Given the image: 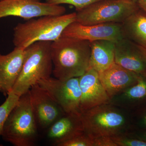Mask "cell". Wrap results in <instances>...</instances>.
Returning <instances> with one entry per match:
<instances>
[{
    "instance_id": "obj_1",
    "label": "cell",
    "mask_w": 146,
    "mask_h": 146,
    "mask_svg": "<svg viewBox=\"0 0 146 146\" xmlns=\"http://www.w3.org/2000/svg\"><path fill=\"white\" fill-rule=\"evenodd\" d=\"M51 54L55 78L80 77L89 68L91 42L61 36L51 42Z\"/></svg>"
},
{
    "instance_id": "obj_2",
    "label": "cell",
    "mask_w": 146,
    "mask_h": 146,
    "mask_svg": "<svg viewBox=\"0 0 146 146\" xmlns=\"http://www.w3.org/2000/svg\"><path fill=\"white\" fill-rule=\"evenodd\" d=\"M76 19V12L58 16H41L19 23L13 28V44L15 47L26 49L35 42H54Z\"/></svg>"
},
{
    "instance_id": "obj_3",
    "label": "cell",
    "mask_w": 146,
    "mask_h": 146,
    "mask_svg": "<svg viewBox=\"0 0 146 146\" xmlns=\"http://www.w3.org/2000/svg\"><path fill=\"white\" fill-rule=\"evenodd\" d=\"M38 126L32 106L29 92L20 97L7 119L1 136L15 146H33Z\"/></svg>"
},
{
    "instance_id": "obj_4",
    "label": "cell",
    "mask_w": 146,
    "mask_h": 146,
    "mask_svg": "<svg viewBox=\"0 0 146 146\" xmlns=\"http://www.w3.org/2000/svg\"><path fill=\"white\" fill-rule=\"evenodd\" d=\"M51 42H35L26 48L27 54L21 74L12 91L19 97L29 91L41 80L52 74Z\"/></svg>"
},
{
    "instance_id": "obj_5",
    "label": "cell",
    "mask_w": 146,
    "mask_h": 146,
    "mask_svg": "<svg viewBox=\"0 0 146 146\" xmlns=\"http://www.w3.org/2000/svg\"><path fill=\"white\" fill-rule=\"evenodd\" d=\"M84 132L91 138L111 137L122 133L124 116L108 104L98 106L80 114Z\"/></svg>"
},
{
    "instance_id": "obj_6",
    "label": "cell",
    "mask_w": 146,
    "mask_h": 146,
    "mask_svg": "<svg viewBox=\"0 0 146 146\" xmlns=\"http://www.w3.org/2000/svg\"><path fill=\"white\" fill-rule=\"evenodd\" d=\"M140 8L129 0H102L76 12V22L84 25L122 23Z\"/></svg>"
},
{
    "instance_id": "obj_7",
    "label": "cell",
    "mask_w": 146,
    "mask_h": 146,
    "mask_svg": "<svg viewBox=\"0 0 146 146\" xmlns=\"http://www.w3.org/2000/svg\"><path fill=\"white\" fill-rule=\"evenodd\" d=\"M37 84L48 92L65 114L80 115L79 77L62 80L50 77Z\"/></svg>"
},
{
    "instance_id": "obj_8",
    "label": "cell",
    "mask_w": 146,
    "mask_h": 146,
    "mask_svg": "<svg viewBox=\"0 0 146 146\" xmlns=\"http://www.w3.org/2000/svg\"><path fill=\"white\" fill-rule=\"evenodd\" d=\"M66 9L41 0H0V19L13 16L30 20L45 16L65 14Z\"/></svg>"
},
{
    "instance_id": "obj_9",
    "label": "cell",
    "mask_w": 146,
    "mask_h": 146,
    "mask_svg": "<svg viewBox=\"0 0 146 146\" xmlns=\"http://www.w3.org/2000/svg\"><path fill=\"white\" fill-rule=\"evenodd\" d=\"M61 36L90 42L105 40L115 43L124 38L122 23H107L84 25L76 21L65 28Z\"/></svg>"
},
{
    "instance_id": "obj_10",
    "label": "cell",
    "mask_w": 146,
    "mask_h": 146,
    "mask_svg": "<svg viewBox=\"0 0 146 146\" xmlns=\"http://www.w3.org/2000/svg\"><path fill=\"white\" fill-rule=\"evenodd\" d=\"M29 92L38 127L47 129L65 114L48 92L38 84L32 86Z\"/></svg>"
},
{
    "instance_id": "obj_11",
    "label": "cell",
    "mask_w": 146,
    "mask_h": 146,
    "mask_svg": "<svg viewBox=\"0 0 146 146\" xmlns=\"http://www.w3.org/2000/svg\"><path fill=\"white\" fill-rule=\"evenodd\" d=\"M81 91L80 111H84L100 105L108 104L110 98L100 80L99 73L89 68L79 77Z\"/></svg>"
},
{
    "instance_id": "obj_12",
    "label": "cell",
    "mask_w": 146,
    "mask_h": 146,
    "mask_svg": "<svg viewBox=\"0 0 146 146\" xmlns=\"http://www.w3.org/2000/svg\"><path fill=\"white\" fill-rule=\"evenodd\" d=\"M26 54V48L18 47L8 54L0 53V92L5 96L12 91L21 74Z\"/></svg>"
},
{
    "instance_id": "obj_13",
    "label": "cell",
    "mask_w": 146,
    "mask_h": 146,
    "mask_svg": "<svg viewBox=\"0 0 146 146\" xmlns=\"http://www.w3.org/2000/svg\"><path fill=\"white\" fill-rule=\"evenodd\" d=\"M139 75L115 63L99 73L100 80L110 99L136 84Z\"/></svg>"
},
{
    "instance_id": "obj_14",
    "label": "cell",
    "mask_w": 146,
    "mask_h": 146,
    "mask_svg": "<svg viewBox=\"0 0 146 146\" xmlns=\"http://www.w3.org/2000/svg\"><path fill=\"white\" fill-rule=\"evenodd\" d=\"M115 63L146 76V60L141 47L126 38L115 43Z\"/></svg>"
},
{
    "instance_id": "obj_15",
    "label": "cell",
    "mask_w": 146,
    "mask_h": 146,
    "mask_svg": "<svg viewBox=\"0 0 146 146\" xmlns=\"http://www.w3.org/2000/svg\"><path fill=\"white\" fill-rule=\"evenodd\" d=\"M80 115L65 114L46 129L47 137L54 145L84 133Z\"/></svg>"
},
{
    "instance_id": "obj_16",
    "label": "cell",
    "mask_w": 146,
    "mask_h": 146,
    "mask_svg": "<svg viewBox=\"0 0 146 146\" xmlns=\"http://www.w3.org/2000/svg\"><path fill=\"white\" fill-rule=\"evenodd\" d=\"M115 43L105 40L91 42L89 68L100 73L115 63Z\"/></svg>"
},
{
    "instance_id": "obj_17",
    "label": "cell",
    "mask_w": 146,
    "mask_h": 146,
    "mask_svg": "<svg viewBox=\"0 0 146 146\" xmlns=\"http://www.w3.org/2000/svg\"><path fill=\"white\" fill-rule=\"evenodd\" d=\"M122 25L124 38L146 49V13L139 9Z\"/></svg>"
},
{
    "instance_id": "obj_18",
    "label": "cell",
    "mask_w": 146,
    "mask_h": 146,
    "mask_svg": "<svg viewBox=\"0 0 146 146\" xmlns=\"http://www.w3.org/2000/svg\"><path fill=\"white\" fill-rule=\"evenodd\" d=\"M146 76L139 75L137 83L123 92L124 98L136 101L146 97Z\"/></svg>"
},
{
    "instance_id": "obj_19",
    "label": "cell",
    "mask_w": 146,
    "mask_h": 146,
    "mask_svg": "<svg viewBox=\"0 0 146 146\" xmlns=\"http://www.w3.org/2000/svg\"><path fill=\"white\" fill-rule=\"evenodd\" d=\"M20 97L11 91L7 95L6 100L0 106V136H1L4 126L11 110L15 107Z\"/></svg>"
},
{
    "instance_id": "obj_20",
    "label": "cell",
    "mask_w": 146,
    "mask_h": 146,
    "mask_svg": "<svg viewBox=\"0 0 146 146\" xmlns=\"http://www.w3.org/2000/svg\"><path fill=\"white\" fill-rule=\"evenodd\" d=\"M46 2L54 5L69 4L74 6L76 11H78L92 4L102 0H45Z\"/></svg>"
},
{
    "instance_id": "obj_21",
    "label": "cell",
    "mask_w": 146,
    "mask_h": 146,
    "mask_svg": "<svg viewBox=\"0 0 146 146\" xmlns=\"http://www.w3.org/2000/svg\"><path fill=\"white\" fill-rule=\"evenodd\" d=\"M117 146H146V141L131 138L123 133L111 136Z\"/></svg>"
},
{
    "instance_id": "obj_22",
    "label": "cell",
    "mask_w": 146,
    "mask_h": 146,
    "mask_svg": "<svg viewBox=\"0 0 146 146\" xmlns=\"http://www.w3.org/2000/svg\"><path fill=\"white\" fill-rule=\"evenodd\" d=\"M58 146H94V140L84 133L61 143Z\"/></svg>"
},
{
    "instance_id": "obj_23",
    "label": "cell",
    "mask_w": 146,
    "mask_h": 146,
    "mask_svg": "<svg viewBox=\"0 0 146 146\" xmlns=\"http://www.w3.org/2000/svg\"><path fill=\"white\" fill-rule=\"evenodd\" d=\"M94 146H117L111 137L93 138Z\"/></svg>"
},
{
    "instance_id": "obj_24",
    "label": "cell",
    "mask_w": 146,
    "mask_h": 146,
    "mask_svg": "<svg viewBox=\"0 0 146 146\" xmlns=\"http://www.w3.org/2000/svg\"><path fill=\"white\" fill-rule=\"evenodd\" d=\"M137 3L140 9L146 13V0H138Z\"/></svg>"
},
{
    "instance_id": "obj_25",
    "label": "cell",
    "mask_w": 146,
    "mask_h": 146,
    "mask_svg": "<svg viewBox=\"0 0 146 146\" xmlns=\"http://www.w3.org/2000/svg\"><path fill=\"white\" fill-rule=\"evenodd\" d=\"M141 50H142V52H143V53L145 56V57L146 60V49L144 48H142V47L140 46Z\"/></svg>"
},
{
    "instance_id": "obj_26",
    "label": "cell",
    "mask_w": 146,
    "mask_h": 146,
    "mask_svg": "<svg viewBox=\"0 0 146 146\" xmlns=\"http://www.w3.org/2000/svg\"><path fill=\"white\" fill-rule=\"evenodd\" d=\"M143 125L146 127V114L144 116L143 118Z\"/></svg>"
},
{
    "instance_id": "obj_27",
    "label": "cell",
    "mask_w": 146,
    "mask_h": 146,
    "mask_svg": "<svg viewBox=\"0 0 146 146\" xmlns=\"http://www.w3.org/2000/svg\"><path fill=\"white\" fill-rule=\"evenodd\" d=\"M144 140L146 141V132L144 134V136H143Z\"/></svg>"
},
{
    "instance_id": "obj_28",
    "label": "cell",
    "mask_w": 146,
    "mask_h": 146,
    "mask_svg": "<svg viewBox=\"0 0 146 146\" xmlns=\"http://www.w3.org/2000/svg\"><path fill=\"white\" fill-rule=\"evenodd\" d=\"M129 1H132L134 2L137 3L138 0H129Z\"/></svg>"
}]
</instances>
